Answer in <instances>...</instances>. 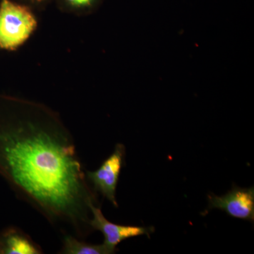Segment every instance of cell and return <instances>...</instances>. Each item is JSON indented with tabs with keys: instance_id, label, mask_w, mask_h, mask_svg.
Masks as SVG:
<instances>
[{
	"instance_id": "cell-1",
	"label": "cell",
	"mask_w": 254,
	"mask_h": 254,
	"mask_svg": "<svg viewBox=\"0 0 254 254\" xmlns=\"http://www.w3.org/2000/svg\"><path fill=\"white\" fill-rule=\"evenodd\" d=\"M1 103L0 176L52 224L86 237L89 205L98 202L71 133L44 105L16 98Z\"/></svg>"
},
{
	"instance_id": "cell-2",
	"label": "cell",
	"mask_w": 254,
	"mask_h": 254,
	"mask_svg": "<svg viewBox=\"0 0 254 254\" xmlns=\"http://www.w3.org/2000/svg\"><path fill=\"white\" fill-rule=\"evenodd\" d=\"M37 25L36 17L26 6L2 0L0 4V48L13 50L22 46Z\"/></svg>"
},
{
	"instance_id": "cell-3",
	"label": "cell",
	"mask_w": 254,
	"mask_h": 254,
	"mask_svg": "<svg viewBox=\"0 0 254 254\" xmlns=\"http://www.w3.org/2000/svg\"><path fill=\"white\" fill-rule=\"evenodd\" d=\"M125 145L118 143L115 145L113 153L103 161L98 170L86 173L87 180L93 184V190L108 198L115 207H118L116 190L120 173L125 164Z\"/></svg>"
},
{
	"instance_id": "cell-4",
	"label": "cell",
	"mask_w": 254,
	"mask_h": 254,
	"mask_svg": "<svg viewBox=\"0 0 254 254\" xmlns=\"http://www.w3.org/2000/svg\"><path fill=\"white\" fill-rule=\"evenodd\" d=\"M92 218L90 219V226L92 230H98L104 236L103 245L111 252L115 254L117 246L127 239L146 235H150L154 232L153 227L131 226L113 223L107 220L103 215L100 205L91 203L89 205Z\"/></svg>"
},
{
	"instance_id": "cell-5",
	"label": "cell",
	"mask_w": 254,
	"mask_h": 254,
	"mask_svg": "<svg viewBox=\"0 0 254 254\" xmlns=\"http://www.w3.org/2000/svg\"><path fill=\"white\" fill-rule=\"evenodd\" d=\"M208 209H219L232 218L254 222V188L235 186L221 196L208 195Z\"/></svg>"
},
{
	"instance_id": "cell-6",
	"label": "cell",
	"mask_w": 254,
	"mask_h": 254,
	"mask_svg": "<svg viewBox=\"0 0 254 254\" xmlns=\"http://www.w3.org/2000/svg\"><path fill=\"white\" fill-rule=\"evenodd\" d=\"M43 253L39 245L16 227H8L0 233V254Z\"/></svg>"
},
{
	"instance_id": "cell-7",
	"label": "cell",
	"mask_w": 254,
	"mask_h": 254,
	"mask_svg": "<svg viewBox=\"0 0 254 254\" xmlns=\"http://www.w3.org/2000/svg\"><path fill=\"white\" fill-rule=\"evenodd\" d=\"M64 254H111L103 244L92 245L77 240L72 235H65L63 251Z\"/></svg>"
},
{
	"instance_id": "cell-8",
	"label": "cell",
	"mask_w": 254,
	"mask_h": 254,
	"mask_svg": "<svg viewBox=\"0 0 254 254\" xmlns=\"http://www.w3.org/2000/svg\"><path fill=\"white\" fill-rule=\"evenodd\" d=\"M66 1L74 7H86L91 6L95 0H66Z\"/></svg>"
}]
</instances>
